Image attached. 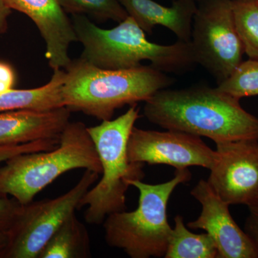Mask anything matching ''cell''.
I'll list each match as a JSON object with an SVG mask.
<instances>
[{
  "mask_svg": "<svg viewBox=\"0 0 258 258\" xmlns=\"http://www.w3.org/2000/svg\"><path fill=\"white\" fill-rule=\"evenodd\" d=\"M144 114L161 128L207 137L215 144L258 141L257 117L217 87L160 90L145 101Z\"/></svg>",
  "mask_w": 258,
  "mask_h": 258,
  "instance_id": "cell-1",
  "label": "cell"
},
{
  "mask_svg": "<svg viewBox=\"0 0 258 258\" xmlns=\"http://www.w3.org/2000/svg\"><path fill=\"white\" fill-rule=\"evenodd\" d=\"M71 20L83 47L80 57L99 69H134L147 60L161 72L183 74L197 64L190 42L178 40L168 45L150 42L131 17L111 29L99 28L85 15H73Z\"/></svg>",
  "mask_w": 258,
  "mask_h": 258,
  "instance_id": "cell-2",
  "label": "cell"
},
{
  "mask_svg": "<svg viewBox=\"0 0 258 258\" xmlns=\"http://www.w3.org/2000/svg\"><path fill=\"white\" fill-rule=\"evenodd\" d=\"M62 93L64 106L98 120H111L125 105L147 101L174 79L152 66L125 70L99 69L86 60L71 61L66 69Z\"/></svg>",
  "mask_w": 258,
  "mask_h": 258,
  "instance_id": "cell-3",
  "label": "cell"
},
{
  "mask_svg": "<svg viewBox=\"0 0 258 258\" xmlns=\"http://www.w3.org/2000/svg\"><path fill=\"white\" fill-rule=\"evenodd\" d=\"M80 169L102 172L88 127L83 122L70 121L55 149L18 154L5 161L0 167V196L27 205L59 176Z\"/></svg>",
  "mask_w": 258,
  "mask_h": 258,
  "instance_id": "cell-4",
  "label": "cell"
},
{
  "mask_svg": "<svg viewBox=\"0 0 258 258\" xmlns=\"http://www.w3.org/2000/svg\"><path fill=\"white\" fill-rule=\"evenodd\" d=\"M139 118V108L134 104L115 119L88 127L102 169L101 179L79 203V209L87 207L84 218L88 224L101 225L111 214L124 211L130 183L145 176L144 164L130 162L127 154L129 137Z\"/></svg>",
  "mask_w": 258,
  "mask_h": 258,
  "instance_id": "cell-5",
  "label": "cell"
},
{
  "mask_svg": "<svg viewBox=\"0 0 258 258\" xmlns=\"http://www.w3.org/2000/svg\"><path fill=\"white\" fill-rule=\"evenodd\" d=\"M191 178L186 168L176 169L174 177L162 184L132 181L131 186L139 191L138 208L106 217L103 224L107 244L132 258L164 257L172 232L167 219L168 202L176 186Z\"/></svg>",
  "mask_w": 258,
  "mask_h": 258,
  "instance_id": "cell-6",
  "label": "cell"
},
{
  "mask_svg": "<svg viewBox=\"0 0 258 258\" xmlns=\"http://www.w3.org/2000/svg\"><path fill=\"white\" fill-rule=\"evenodd\" d=\"M191 45L197 64L205 68L217 84L242 61L243 45L236 28L232 0H198Z\"/></svg>",
  "mask_w": 258,
  "mask_h": 258,
  "instance_id": "cell-7",
  "label": "cell"
},
{
  "mask_svg": "<svg viewBox=\"0 0 258 258\" xmlns=\"http://www.w3.org/2000/svg\"><path fill=\"white\" fill-rule=\"evenodd\" d=\"M100 174L85 170L72 189L54 199L22 205L8 231V243L1 257L37 258L55 231L76 210Z\"/></svg>",
  "mask_w": 258,
  "mask_h": 258,
  "instance_id": "cell-8",
  "label": "cell"
},
{
  "mask_svg": "<svg viewBox=\"0 0 258 258\" xmlns=\"http://www.w3.org/2000/svg\"><path fill=\"white\" fill-rule=\"evenodd\" d=\"M127 154L130 162L165 164L176 169L189 166L211 169L216 151L201 137L184 132L144 130L134 126L129 137Z\"/></svg>",
  "mask_w": 258,
  "mask_h": 258,
  "instance_id": "cell-9",
  "label": "cell"
},
{
  "mask_svg": "<svg viewBox=\"0 0 258 258\" xmlns=\"http://www.w3.org/2000/svg\"><path fill=\"white\" fill-rule=\"evenodd\" d=\"M216 157L207 180L229 205H248L258 200V141L216 143Z\"/></svg>",
  "mask_w": 258,
  "mask_h": 258,
  "instance_id": "cell-10",
  "label": "cell"
},
{
  "mask_svg": "<svg viewBox=\"0 0 258 258\" xmlns=\"http://www.w3.org/2000/svg\"><path fill=\"white\" fill-rule=\"evenodd\" d=\"M190 194L201 204L202 212L196 220L188 222L187 227L211 235L218 258H258V244L236 223L230 205L215 192L208 181L200 180Z\"/></svg>",
  "mask_w": 258,
  "mask_h": 258,
  "instance_id": "cell-11",
  "label": "cell"
},
{
  "mask_svg": "<svg viewBox=\"0 0 258 258\" xmlns=\"http://www.w3.org/2000/svg\"><path fill=\"white\" fill-rule=\"evenodd\" d=\"M11 10L20 12L35 24L45 43V56L52 70L71 63L69 48L78 42L72 20L57 0H5Z\"/></svg>",
  "mask_w": 258,
  "mask_h": 258,
  "instance_id": "cell-12",
  "label": "cell"
},
{
  "mask_svg": "<svg viewBox=\"0 0 258 258\" xmlns=\"http://www.w3.org/2000/svg\"><path fill=\"white\" fill-rule=\"evenodd\" d=\"M66 106L46 111L0 112V145H18L42 139H59L70 123Z\"/></svg>",
  "mask_w": 258,
  "mask_h": 258,
  "instance_id": "cell-13",
  "label": "cell"
},
{
  "mask_svg": "<svg viewBox=\"0 0 258 258\" xmlns=\"http://www.w3.org/2000/svg\"><path fill=\"white\" fill-rule=\"evenodd\" d=\"M146 33L152 34L155 27L169 29L181 41L190 42L193 18L198 0H172L171 6L153 0H118Z\"/></svg>",
  "mask_w": 258,
  "mask_h": 258,
  "instance_id": "cell-14",
  "label": "cell"
},
{
  "mask_svg": "<svg viewBox=\"0 0 258 258\" xmlns=\"http://www.w3.org/2000/svg\"><path fill=\"white\" fill-rule=\"evenodd\" d=\"M64 69L53 71L46 84L32 89H13L0 93V112L15 110L46 111L63 107Z\"/></svg>",
  "mask_w": 258,
  "mask_h": 258,
  "instance_id": "cell-15",
  "label": "cell"
},
{
  "mask_svg": "<svg viewBox=\"0 0 258 258\" xmlns=\"http://www.w3.org/2000/svg\"><path fill=\"white\" fill-rule=\"evenodd\" d=\"M91 256V240L87 228L74 212L55 231L37 258H88Z\"/></svg>",
  "mask_w": 258,
  "mask_h": 258,
  "instance_id": "cell-16",
  "label": "cell"
},
{
  "mask_svg": "<svg viewBox=\"0 0 258 258\" xmlns=\"http://www.w3.org/2000/svg\"><path fill=\"white\" fill-rule=\"evenodd\" d=\"M174 223L164 257L218 258V249L211 235L190 232L181 215H176Z\"/></svg>",
  "mask_w": 258,
  "mask_h": 258,
  "instance_id": "cell-17",
  "label": "cell"
},
{
  "mask_svg": "<svg viewBox=\"0 0 258 258\" xmlns=\"http://www.w3.org/2000/svg\"><path fill=\"white\" fill-rule=\"evenodd\" d=\"M59 142L60 138L42 139L18 145H0V164L18 154L52 150L57 147ZM21 206L15 199L0 196V230L8 232L10 230Z\"/></svg>",
  "mask_w": 258,
  "mask_h": 258,
  "instance_id": "cell-18",
  "label": "cell"
},
{
  "mask_svg": "<svg viewBox=\"0 0 258 258\" xmlns=\"http://www.w3.org/2000/svg\"><path fill=\"white\" fill-rule=\"evenodd\" d=\"M236 28L249 59L258 60V6L254 0H232Z\"/></svg>",
  "mask_w": 258,
  "mask_h": 258,
  "instance_id": "cell-19",
  "label": "cell"
},
{
  "mask_svg": "<svg viewBox=\"0 0 258 258\" xmlns=\"http://www.w3.org/2000/svg\"><path fill=\"white\" fill-rule=\"evenodd\" d=\"M66 13L91 17L98 22L120 23L128 16L118 0H57Z\"/></svg>",
  "mask_w": 258,
  "mask_h": 258,
  "instance_id": "cell-20",
  "label": "cell"
},
{
  "mask_svg": "<svg viewBox=\"0 0 258 258\" xmlns=\"http://www.w3.org/2000/svg\"><path fill=\"white\" fill-rule=\"evenodd\" d=\"M217 88L239 100L244 97L258 96V60L249 58L242 61Z\"/></svg>",
  "mask_w": 258,
  "mask_h": 258,
  "instance_id": "cell-21",
  "label": "cell"
},
{
  "mask_svg": "<svg viewBox=\"0 0 258 258\" xmlns=\"http://www.w3.org/2000/svg\"><path fill=\"white\" fill-rule=\"evenodd\" d=\"M16 83L15 70L7 62L0 61V93L13 89Z\"/></svg>",
  "mask_w": 258,
  "mask_h": 258,
  "instance_id": "cell-22",
  "label": "cell"
},
{
  "mask_svg": "<svg viewBox=\"0 0 258 258\" xmlns=\"http://www.w3.org/2000/svg\"><path fill=\"white\" fill-rule=\"evenodd\" d=\"M247 207L249 215L244 224V231L258 244V200Z\"/></svg>",
  "mask_w": 258,
  "mask_h": 258,
  "instance_id": "cell-23",
  "label": "cell"
},
{
  "mask_svg": "<svg viewBox=\"0 0 258 258\" xmlns=\"http://www.w3.org/2000/svg\"><path fill=\"white\" fill-rule=\"evenodd\" d=\"M11 12L5 0H0V34L5 33L8 30V18Z\"/></svg>",
  "mask_w": 258,
  "mask_h": 258,
  "instance_id": "cell-24",
  "label": "cell"
},
{
  "mask_svg": "<svg viewBox=\"0 0 258 258\" xmlns=\"http://www.w3.org/2000/svg\"><path fill=\"white\" fill-rule=\"evenodd\" d=\"M8 243V234L7 232L0 230V257Z\"/></svg>",
  "mask_w": 258,
  "mask_h": 258,
  "instance_id": "cell-25",
  "label": "cell"
},
{
  "mask_svg": "<svg viewBox=\"0 0 258 258\" xmlns=\"http://www.w3.org/2000/svg\"><path fill=\"white\" fill-rule=\"evenodd\" d=\"M254 1H255V3H257L258 6V0H254Z\"/></svg>",
  "mask_w": 258,
  "mask_h": 258,
  "instance_id": "cell-26",
  "label": "cell"
}]
</instances>
